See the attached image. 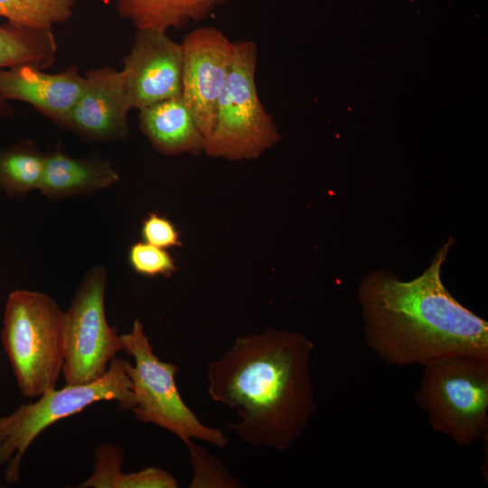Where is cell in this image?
<instances>
[{"label": "cell", "mask_w": 488, "mask_h": 488, "mask_svg": "<svg viewBox=\"0 0 488 488\" xmlns=\"http://www.w3.org/2000/svg\"><path fill=\"white\" fill-rule=\"evenodd\" d=\"M229 0H116L117 15L136 30L166 33L201 22Z\"/></svg>", "instance_id": "obj_15"}, {"label": "cell", "mask_w": 488, "mask_h": 488, "mask_svg": "<svg viewBox=\"0 0 488 488\" xmlns=\"http://www.w3.org/2000/svg\"><path fill=\"white\" fill-rule=\"evenodd\" d=\"M119 181L111 163L104 158H75L60 149L45 155L38 190L49 198L92 193Z\"/></svg>", "instance_id": "obj_14"}, {"label": "cell", "mask_w": 488, "mask_h": 488, "mask_svg": "<svg viewBox=\"0 0 488 488\" xmlns=\"http://www.w3.org/2000/svg\"><path fill=\"white\" fill-rule=\"evenodd\" d=\"M92 474L78 488H177L174 475L164 469L149 467L137 472L123 474L121 466L124 453L112 444L98 446L94 453Z\"/></svg>", "instance_id": "obj_17"}, {"label": "cell", "mask_w": 488, "mask_h": 488, "mask_svg": "<svg viewBox=\"0 0 488 488\" xmlns=\"http://www.w3.org/2000/svg\"><path fill=\"white\" fill-rule=\"evenodd\" d=\"M123 351L134 358L126 371L132 382L134 416L144 423H152L177 436L185 445L192 439L225 447L229 438L218 428L203 425L183 402L174 376L177 365L161 361L154 352L139 319L129 333L120 335Z\"/></svg>", "instance_id": "obj_7"}, {"label": "cell", "mask_w": 488, "mask_h": 488, "mask_svg": "<svg viewBox=\"0 0 488 488\" xmlns=\"http://www.w3.org/2000/svg\"><path fill=\"white\" fill-rule=\"evenodd\" d=\"M83 89L61 128L90 142H111L129 135L132 109L120 70H89Z\"/></svg>", "instance_id": "obj_11"}, {"label": "cell", "mask_w": 488, "mask_h": 488, "mask_svg": "<svg viewBox=\"0 0 488 488\" xmlns=\"http://www.w3.org/2000/svg\"><path fill=\"white\" fill-rule=\"evenodd\" d=\"M454 242L449 237L413 279L401 280L387 269L361 278L365 342L383 362L403 367L448 355L488 358V323L454 298L441 278Z\"/></svg>", "instance_id": "obj_2"}, {"label": "cell", "mask_w": 488, "mask_h": 488, "mask_svg": "<svg viewBox=\"0 0 488 488\" xmlns=\"http://www.w3.org/2000/svg\"><path fill=\"white\" fill-rule=\"evenodd\" d=\"M189 448L193 476L190 487H239L240 483L230 475L222 463L192 441Z\"/></svg>", "instance_id": "obj_20"}, {"label": "cell", "mask_w": 488, "mask_h": 488, "mask_svg": "<svg viewBox=\"0 0 488 488\" xmlns=\"http://www.w3.org/2000/svg\"><path fill=\"white\" fill-rule=\"evenodd\" d=\"M127 361L116 356L99 380L82 385H65L49 390L35 402L23 404L0 417V465H7L5 479L19 480L22 459L36 437L60 419L77 414L101 400H115L121 409L132 410V382L126 371Z\"/></svg>", "instance_id": "obj_6"}, {"label": "cell", "mask_w": 488, "mask_h": 488, "mask_svg": "<svg viewBox=\"0 0 488 488\" xmlns=\"http://www.w3.org/2000/svg\"><path fill=\"white\" fill-rule=\"evenodd\" d=\"M107 273L93 267L83 277L64 313L65 385H82L101 378L123 344L117 327L108 324L105 311Z\"/></svg>", "instance_id": "obj_8"}, {"label": "cell", "mask_w": 488, "mask_h": 488, "mask_svg": "<svg viewBox=\"0 0 488 488\" xmlns=\"http://www.w3.org/2000/svg\"><path fill=\"white\" fill-rule=\"evenodd\" d=\"M57 50L52 29H31L8 21L0 24V70L31 65L44 70L55 63ZM13 115L9 102L0 95V119Z\"/></svg>", "instance_id": "obj_16"}, {"label": "cell", "mask_w": 488, "mask_h": 488, "mask_svg": "<svg viewBox=\"0 0 488 488\" xmlns=\"http://www.w3.org/2000/svg\"><path fill=\"white\" fill-rule=\"evenodd\" d=\"M127 259L132 269L145 277H169L177 270L174 258L165 249L143 240L130 246Z\"/></svg>", "instance_id": "obj_21"}, {"label": "cell", "mask_w": 488, "mask_h": 488, "mask_svg": "<svg viewBox=\"0 0 488 488\" xmlns=\"http://www.w3.org/2000/svg\"><path fill=\"white\" fill-rule=\"evenodd\" d=\"M314 346L298 332L268 329L238 337L208 367V393L232 409L229 424L245 443L285 451L315 413L310 358Z\"/></svg>", "instance_id": "obj_1"}, {"label": "cell", "mask_w": 488, "mask_h": 488, "mask_svg": "<svg viewBox=\"0 0 488 488\" xmlns=\"http://www.w3.org/2000/svg\"><path fill=\"white\" fill-rule=\"evenodd\" d=\"M422 366L416 400L431 427L461 446L486 438L488 358L448 355Z\"/></svg>", "instance_id": "obj_4"}, {"label": "cell", "mask_w": 488, "mask_h": 488, "mask_svg": "<svg viewBox=\"0 0 488 488\" xmlns=\"http://www.w3.org/2000/svg\"><path fill=\"white\" fill-rule=\"evenodd\" d=\"M182 98L206 140L215 120L219 96L230 69L234 42L219 29L206 26L183 42Z\"/></svg>", "instance_id": "obj_9"}, {"label": "cell", "mask_w": 488, "mask_h": 488, "mask_svg": "<svg viewBox=\"0 0 488 488\" xmlns=\"http://www.w3.org/2000/svg\"><path fill=\"white\" fill-rule=\"evenodd\" d=\"M75 4V0H0V17L23 27L52 29L72 17Z\"/></svg>", "instance_id": "obj_19"}, {"label": "cell", "mask_w": 488, "mask_h": 488, "mask_svg": "<svg viewBox=\"0 0 488 488\" xmlns=\"http://www.w3.org/2000/svg\"><path fill=\"white\" fill-rule=\"evenodd\" d=\"M120 70L132 108L182 96L183 48L166 33L137 30Z\"/></svg>", "instance_id": "obj_10"}, {"label": "cell", "mask_w": 488, "mask_h": 488, "mask_svg": "<svg viewBox=\"0 0 488 488\" xmlns=\"http://www.w3.org/2000/svg\"><path fill=\"white\" fill-rule=\"evenodd\" d=\"M64 313L50 296L16 289L7 297L1 340L21 393L55 389L64 357Z\"/></svg>", "instance_id": "obj_3"}, {"label": "cell", "mask_w": 488, "mask_h": 488, "mask_svg": "<svg viewBox=\"0 0 488 488\" xmlns=\"http://www.w3.org/2000/svg\"><path fill=\"white\" fill-rule=\"evenodd\" d=\"M138 111L139 128L158 153L197 155L204 152L205 138L182 97Z\"/></svg>", "instance_id": "obj_13"}, {"label": "cell", "mask_w": 488, "mask_h": 488, "mask_svg": "<svg viewBox=\"0 0 488 488\" xmlns=\"http://www.w3.org/2000/svg\"><path fill=\"white\" fill-rule=\"evenodd\" d=\"M45 155L32 141L0 149V188L9 196L38 190Z\"/></svg>", "instance_id": "obj_18"}, {"label": "cell", "mask_w": 488, "mask_h": 488, "mask_svg": "<svg viewBox=\"0 0 488 488\" xmlns=\"http://www.w3.org/2000/svg\"><path fill=\"white\" fill-rule=\"evenodd\" d=\"M143 241L162 249L182 246L180 233L174 224L157 212L149 213L142 221Z\"/></svg>", "instance_id": "obj_22"}, {"label": "cell", "mask_w": 488, "mask_h": 488, "mask_svg": "<svg viewBox=\"0 0 488 488\" xmlns=\"http://www.w3.org/2000/svg\"><path fill=\"white\" fill-rule=\"evenodd\" d=\"M258 47L251 40L234 42L228 78L219 96L212 132L204 153L231 161L258 158L280 135L257 92Z\"/></svg>", "instance_id": "obj_5"}, {"label": "cell", "mask_w": 488, "mask_h": 488, "mask_svg": "<svg viewBox=\"0 0 488 488\" xmlns=\"http://www.w3.org/2000/svg\"><path fill=\"white\" fill-rule=\"evenodd\" d=\"M85 76L72 65L58 73H47L31 65L0 70V95L8 102L22 101L61 127L77 102Z\"/></svg>", "instance_id": "obj_12"}]
</instances>
